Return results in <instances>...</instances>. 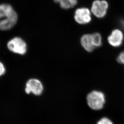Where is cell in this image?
Masks as SVG:
<instances>
[{
	"label": "cell",
	"instance_id": "1",
	"mask_svg": "<svg viewBox=\"0 0 124 124\" xmlns=\"http://www.w3.org/2000/svg\"><path fill=\"white\" fill-rule=\"evenodd\" d=\"M18 15L11 5L8 4L0 5V30H8L16 25Z\"/></svg>",
	"mask_w": 124,
	"mask_h": 124
},
{
	"label": "cell",
	"instance_id": "2",
	"mask_svg": "<svg viewBox=\"0 0 124 124\" xmlns=\"http://www.w3.org/2000/svg\"><path fill=\"white\" fill-rule=\"evenodd\" d=\"M88 105L94 110H99L104 106L105 99L103 93L97 91H93L90 93L87 96Z\"/></svg>",
	"mask_w": 124,
	"mask_h": 124
},
{
	"label": "cell",
	"instance_id": "3",
	"mask_svg": "<svg viewBox=\"0 0 124 124\" xmlns=\"http://www.w3.org/2000/svg\"><path fill=\"white\" fill-rule=\"evenodd\" d=\"M8 49L15 54L24 55L27 50L26 43L22 39L15 37L8 41L7 44Z\"/></svg>",
	"mask_w": 124,
	"mask_h": 124
},
{
	"label": "cell",
	"instance_id": "4",
	"mask_svg": "<svg viewBox=\"0 0 124 124\" xmlns=\"http://www.w3.org/2000/svg\"><path fill=\"white\" fill-rule=\"evenodd\" d=\"M109 4L106 0H95L93 1L91 8V12L96 18H102L107 14Z\"/></svg>",
	"mask_w": 124,
	"mask_h": 124
},
{
	"label": "cell",
	"instance_id": "5",
	"mask_svg": "<svg viewBox=\"0 0 124 124\" xmlns=\"http://www.w3.org/2000/svg\"><path fill=\"white\" fill-rule=\"evenodd\" d=\"M91 12L86 7L78 8L75 11L74 19L76 22L84 25L88 24L91 21Z\"/></svg>",
	"mask_w": 124,
	"mask_h": 124
},
{
	"label": "cell",
	"instance_id": "6",
	"mask_svg": "<svg viewBox=\"0 0 124 124\" xmlns=\"http://www.w3.org/2000/svg\"><path fill=\"white\" fill-rule=\"evenodd\" d=\"M43 89V86L39 80L31 79L26 83L25 91L27 94L32 93L34 95L38 96L42 94Z\"/></svg>",
	"mask_w": 124,
	"mask_h": 124
},
{
	"label": "cell",
	"instance_id": "7",
	"mask_svg": "<svg viewBox=\"0 0 124 124\" xmlns=\"http://www.w3.org/2000/svg\"><path fill=\"white\" fill-rule=\"evenodd\" d=\"M124 35L121 31L115 29L112 31L110 35L108 37V43L114 47H118L121 46L123 42Z\"/></svg>",
	"mask_w": 124,
	"mask_h": 124
},
{
	"label": "cell",
	"instance_id": "8",
	"mask_svg": "<svg viewBox=\"0 0 124 124\" xmlns=\"http://www.w3.org/2000/svg\"><path fill=\"white\" fill-rule=\"evenodd\" d=\"M81 43L84 49L88 52H91L95 48L93 42L92 34H85L81 38Z\"/></svg>",
	"mask_w": 124,
	"mask_h": 124
},
{
	"label": "cell",
	"instance_id": "9",
	"mask_svg": "<svg viewBox=\"0 0 124 124\" xmlns=\"http://www.w3.org/2000/svg\"><path fill=\"white\" fill-rule=\"evenodd\" d=\"M54 1L59 4L60 7L63 9H69L77 5L78 0H54Z\"/></svg>",
	"mask_w": 124,
	"mask_h": 124
},
{
	"label": "cell",
	"instance_id": "10",
	"mask_svg": "<svg viewBox=\"0 0 124 124\" xmlns=\"http://www.w3.org/2000/svg\"><path fill=\"white\" fill-rule=\"evenodd\" d=\"M93 42L94 46L96 47L101 46L102 44V38L99 33H95L92 34Z\"/></svg>",
	"mask_w": 124,
	"mask_h": 124
},
{
	"label": "cell",
	"instance_id": "11",
	"mask_svg": "<svg viewBox=\"0 0 124 124\" xmlns=\"http://www.w3.org/2000/svg\"><path fill=\"white\" fill-rule=\"evenodd\" d=\"M97 124H113V123L108 118H103L98 121Z\"/></svg>",
	"mask_w": 124,
	"mask_h": 124
},
{
	"label": "cell",
	"instance_id": "12",
	"mask_svg": "<svg viewBox=\"0 0 124 124\" xmlns=\"http://www.w3.org/2000/svg\"><path fill=\"white\" fill-rule=\"evenodd\" d=\"M117 60L119 63L124 64V51L119 54L117 57Z\"/></svg>",
	"mask_w": 124,
	"mask_h": 124
},
{
	"label": "cell",
	"instance_id": "13",
	"mask_svg": "<svg viewBox=\"0 0 124 124\" xmlns=\"http://www.w3.org/2000/svg\"><path fill=\"white\" fill-rule=\"evenodd\" d=\"M6 71V69L5 66L2 62H0V77L5 74Z\"/></svg>",
	"mask_w": 124,
	"mask_h": 124
},
{
	"label": "cell",
	"instance_id": "14",
	"mask_svg": "<svg viewBox=\"0 0 124 124\" xmlns=\"http://www.w3.org/2000/svg\"><path fill=\"white\" fill-rule=\"evenodd\" d=\"M121 24L122 25H123V27L124 28V21H121Z\"/></svg>",
	"mask_w": 124,
	"mask_h": 124
}]
</instances>
